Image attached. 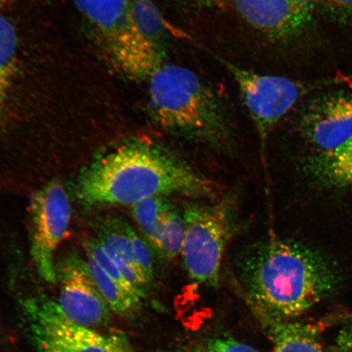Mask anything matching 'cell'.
I'll return each instance as SVG.
<instances>
[{
    "mask_svg": "<svg viewBox=\"0 0 352 352\" xmlns=\"http://www.w3.org/2000/svg\"><path fill=\"white\" fill-rule=\"evenodd\" d=\"M236 272L255 309L270 320L301 316L340 285L336 268L306 245L271 236L237 255Z\"/></svg>",
    "mask_w": 352,
    "mask_h": 352,
    "instance_id": "1",
    "label": "cell"
},
{
    "mask_svg": "<svg viewBox=\"0 0 352 352\" xmlns=\"http://www.w3.org/2000/svg\"><path fill=\"white\" fill-rule=\"evenodd\" d=\"M212 197L210 180L154 145L122 144L100 156L78 176L76 196L87 208L138 204L148 197Z\"/></svg>",
    "mask_w": 352,
    "mask_h": 352,
    "instance_id": "2",
    "label": "cell"
},
{
    "mask_svg": "<svg viewBox=\"0 0 352 352\" xmlns=\"http://www.w3.org/2000/svg\"><path fill=\"white\" fill-rule=\"evenodd\" d=\"M148 81L149 109L162 129L196 142H226L228 129L222 104L195 72L165 63Z\"/></svg>",
    "mask_w": 352,
    "mask_h": 352,
    "instance_id": "3",
    "label": "cell"
},
{
    "mask_svg": "<svg viewBox=\"0 0 352 352\" xmlns=\"http://www.w3.org/2000/svg\"><path fill=\"white\" fill-rule=\"evenodd\" d=\"M113 65L130 78L148 79L164 64L132 19L131 0H74Z\"/></svg>",
    "mask_w": 352,
    "mask_h": 352,
    "instance_id": "4",
    "label": "cell"
},
{
    "mask_svg": "<svg viewBox=\"0 0 352 352\" xmlns=\"http://www.w3.org/2000/svg\"><path fill=\"white\" fill-rule=\"evenodd\" d=\"M183 217L186 236L180 254L184 270L197 284L217 287L224 252L237 228L234 204L227 198L190 206Z\"/></svg>",
    "mask_w": 352,
    "mask_h": 352,
    "instance_id": "5",
    "label": "cell"
},
{
    "mask_svg": "<svg viewBox=\"0 0 352 352\" xmlns=\"http://www.w3.org/2000/svg\"><path fill=\"white\" fill-rule=\"evenodd\" d=\"M23 307L28 336L38 352H135L120 333H104L74 323L50 298L26 299Z\"/></svg>",
    "mask_w": 352,
    "mask_h": 352,
    "instance_id": "6",
    "label": "cell"
},
{
    "mask_svg": "<svg viewBox=\"0 0 352 352\" xmlns=\"http://www.w3.org/2000/svg\"><path fill=\"white\" fill-rule=\"evenodd\" d=\"M30 217L33 265L43 280L54 283L57 280L56 250L72 218V208L63 184L54 180L35 192L30 202Z\"/></svg>",
    "mask_w": 352,
    "mask_h": 352,
    "instance_id": "7",
    "label": "cell"
},
{
    "mask_svg": "<svg viewBox=\"0 0 352 352\" xmlns=\"http://www.w3.org/2000/svg\"><path fill=\"white\" fill-rule=\"evenodd\" d=\"M239 86L261 142L265 144L274 126L296 104L302 87L288 78L267 76L226 63Z\"/></svg>",
    "mask_w": 352,
    "mask_h": 352,
    "instance_id": "8",
    "label": "cell"
},
{
    "mask_svg": "<svg viewBox=\"0 0 352 352\" xmlns=\"http://www.w3.org/2000/svg\"><path fill=\"white\" fill-rule=\"evenodd\" d=\"M242 20L274 41L293 38L314 20L316 0H231Z\"/></svg>",
    "mask_w": 352,
    "mask_h": 352,
    "instance_id": "9",
    "label": "cell"
},
{
    "mask_svg": "<svg viewBox=\"0 0 352 352\" xmlns=\"http://www.w3.org/2000/svg\"><path fill=\"white\" fill-rule=\"evenodd\" d=\"M58 305L61 311L74 323L98 329L109 320L107 302L95 285L85 262L70 257L61 263Z\"/></svg>",
    "mask_w": 352,
    "mask_h": 352,
    "instance_id": "10",
    "label": "cell"
},
{
    "mask_svg": "<svg viewBox=\"0 0 352 352\" xmlns=\"http://www.w3.org/2000/svg\"><path fill=\"white\" fill-rule=\"evenodd\" d=\"M301 131L318 152L346 142L352 138L351 96L334 94L316 100L302 117Z\"/></svg>",
    "mask_w": 352,
    "mask_h": 352,
    "instance_id": "11",
    "label": "cell"
},
{
    "mask_svg": "<svg viewBox=\"0 0 352 352\" xmlns=\"http://www.w3.org/2000/svg\"><path fill=\"white\" fill-rule=\"evenodd\" d=\"M305 170L320 186L352 188V138L340 146L308 158Z\"/></svg>",
    "mask_w": 352,
    "mask_h": 352,
    "instance_id": "12",
    "label": "cell"
},
{
    "mask_svg": "<svg viewBox=\"0 0 352 352\" xmlns=\"http://www.w3.org/2000/svg\"><path fill=\"white\" fill-rule=\"evenodd\" d=\"M86 265L91 278L110 309L122 316H130L138 311L142 307V297L110 277L91 258L88 257Z\"/></svg>",
    "mask_w": 352,
    "mask_h": 352,
    "instance_id": "13",
    "label": "cell"
},
{
    "mask_svg": "<svg viewBox=\"0 0 352 352\" xmlns=\"http://www.w3.org/2000/svg\"><path fill=\"white\" fill-rule=\"evenodd\" d=\"M131 230V228L122 220L107 219L99 224L98 240L116 261L121 272L124 268L143 272L135 259Z\"/></svg>",
    "mask_w": 352,
    "mask_h": 352,
    "instance_id": "14",
    "label": "cell"
},
{
    "mask_svg": "<svg viewBox=\"0 0 352 352\" xmlns=\"http://www.w3.org/2000/svg\"><path fill=\"white\" fill-rule=\"evenodd\" d=\"M274 352H324L315 329L300 323L275 320Z\"/></svg>",
    "mask_w": 352,
    "mask_h": 352,
    "instance_id": "15",
    "label": "cell"
},
{
    "mask_svg": "<svg viewBox=\"0 0 352 352\" xmlns=\"http://www.w3.org/2000/svg\"><path fill=\"white\" fill-rule=\"evenodd\" d=\"M131 8L132 19L140 33L157 50L165 54V38L173 28H170L155 4L151 0H131Z\"/></svg>",
    "mask_w": 352,
    "mask_h": 352,
    "instance_id": "16",
    "label": "cell"
},
{
    "mask_svg": "<svg viewBox=\"0 0 352 352\" xmlns=\"http://www.w3.org/2000/svg\"><path fill=\"white\" fill-rule=\"evenodd\" d=\"M186 236V224L174 206L171 208L162 221L156 239L151 245L162 258L173 261L182 253Z\"/></svg>",
    "mask_w": 352,
    "mask_h": 352,
    "instance_id": "17",
    "label": "cell"
},
{
    "mask_svg": "<svg viewBox=\"0 0 352 352\" xmlns=\"http://www.w3.org/2000/svg\"><path fill=\"white\" fill-rule=\"evenodd\" d=\"M131 206L133 218L152 245L166 214L173 205L166 197H152Z\"/></svg>",
    "mask_w": 352,
    "mask_h": 352,
    "instance_id": "18",
    "label": "cell"
},
{
    "mask_svg": "<svg viewBox=\"0 0 352 352\" xmlns=\"http://www.w3.org/2000/svg\"><path fill=\"white\" fill-rule=\"evenodd\" d=\"M17 38L14 28L0 15V107L10 89L15 72Z\"/></svg>",
    "mask_w": 352,
    "mask_h": 352,
    "instance_id": "19",
    "label": "cell"
},
{
    "mask_svg": "<svg viewBox=\"0 0 352 352\" xmlns=\"http://www.w3.org/2000/svg\"><path fill=\"white\" fill-rule=\"evenodd\" d=\"M169 352H259L246 343L230 338H210L179 346Z\"/></svg>",
    "mask_w": 352,
    "mask_h": 352,
    "instance_id": "20",
    "label": "cell"
},
{
    "mask_svg": "<svg viewBox=\"0 0 352 352\" xmlns=\"http://www.w3.org/2000/svg\"><path fill=\"white\" fill-rule=\"evenodd\" d=\"M316 6L338 24H352V0H316Z\"/></svg>",
    "mask_w": 352,
    "mask_h": 352,
    "instance_id": "21",
    "label": "cell"
},
{
    "mask_svg": "<svg viewBox=\"0 0 352 352\" xmlns=\"http://www.w3.org/2000/svg\"><path fill=\"white\" fill-rule=\"evenodd\" d=\"M131 237L136 263L148 280L152 283L154 277V264L151 249L132 228Z\"/></svg>",
    "mask_w": 352,
    "mask_h": 352,
    "instance_id": "22",
    "label": "cell"
},
{
    "mask_svg": "<svg viewBox=\"0 0 352 352\" xmlns=\"http://www.w3.org/2000/svg\"><path fill=\"white\" fill-rule=\"evenodd\" d=\"M334 346L336 352H352V322L340 329Z\"/></svg>",
    "mask_w": 352,
    "mask_h": 352,
    "instance_id": "23",
    "label": "cell"
},
{
    "mask_svg": "<svg viewBox=\"0 0 352 352\" xmlns=\"http://www.w3.org/2000/svg\"><path fill=\"white\" fill-rule=\"evenodd\" d=\"M193 1L208 7L223 8L227 6L231 0H193Z\"/></svg>",
    "mask_w": 352,
    "mask_h": 352,
    "instance_id": "24",
    "label": "cell"
},
{
    "mask_svg": "<svg viewBox=\"0 0 352 352\" xmlns=\"http://www.w3.org/2000/svg\"><path fill=\"white\" fill-rule=\"evenodd\" d=\"M351 96V98H352V94Z\"/></svg>",
    "mask_w": 352,
    "mask_h": 352,
    "instance_id": "25",
    "label": "cell"
}]
</instances>
